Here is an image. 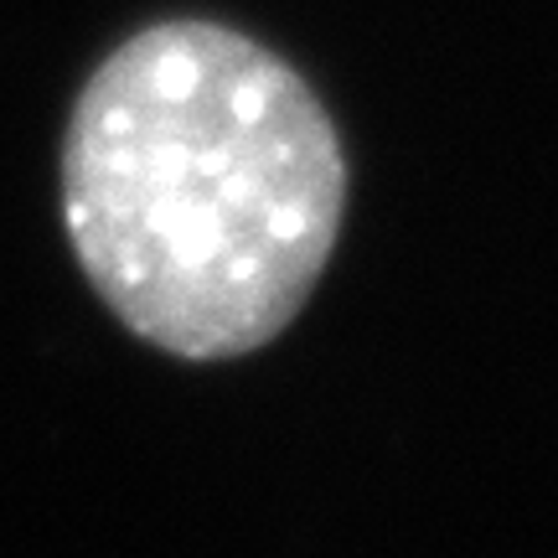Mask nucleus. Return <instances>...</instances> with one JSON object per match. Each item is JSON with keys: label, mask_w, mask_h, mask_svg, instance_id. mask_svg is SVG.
<instances>
[{"label": "nucleus", "mask_w": 558, "mask_h": 558, "mask_svg": "<svg viewBox=\"0 0 558 558\" xmlns=\"http://www.w3.org/2000/svg\"><path fill=\"white\" fill-rule=\"evenodd\" d=\"M347 156L311 83L202 16L156 21L83 83L62 218L124 331L186 362L248 357L331 264Z\"/></svg>", "instance_id": "1"}]
</instances>
